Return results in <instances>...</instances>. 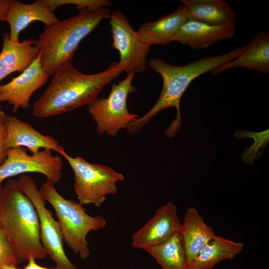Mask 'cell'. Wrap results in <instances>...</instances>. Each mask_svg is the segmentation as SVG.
Segmentation results:
<instances>
[{
  "label": "cell",
  "mask_w": 269,
  "mask_h": 269,
  "mask_svg": "<svg viewBox=\"0 0 269 269\" xmlns=\"http://www.w3.org/2000/svg\"><path fill=\"white\" fill-rule=\"evenodd\" d=\"M62 167L61 157L53 155L50 149L29 154L24 147L7 149L5 159L0 165V190L5 179L28 172L42 174L56 184L61 178Z\"/></svg>",
  "instance_id": "cell-10"
},
{
  "label": "cell",
  "mask_w": 269,
  "mask_h": 269,
  "mask_svg": "<svg viewBox=\"0 0 269 269\" xmlns=\"http://www.w3.org/2000/svg\"><path fill=\"white\" fill-rule=\"evenodd\" d=\"M4 137L0 136V165L4 161L6 157V149L3 145Z\"/></svg>",
  "instance_id": "cell-29"
},
{
  "label": "cell",
  "mask_w": 269,
  "mask_h": 269,
  "mask_svg": "<svg viewBox=\"0 0 269 269\" xmlns=\"http://www.w3.org/2000/svg\"><path fill=\"white\" fill-rule=\"evenodd\" d=\"M122 73L118 62L93 74L79 72L68 63L54 74L50 83L32 107L33 115L48 118L92 105L102 90Z\"/></svg>",
  "instance_id": "cell-1"
},
{
  "label": "cell",
  "mask_w": 269,
  "mask_h": 269,
  "mask_svg": "<svg viewBox=\"0 0 269 269\" xmlns=\"http://www.w3.org/2000/svg\"><path fill=\"white\" fill-rule=\"evenodd\" d=\"M236 24L210 25L188 19L172 37L176 41L196 49L209 47L217 42L231 38Z\"/></svg>",
  "instance_id": "cell-15"
},
{
  "label": "cell",
  "mask_w": 269,
  "mask_h": 269,
  "mask_svg": "<svg viewBox=\"0 0 269 269\" xmlns=\"http://www.w3.org/2000/svg\"><path fill=\"white\" fill-rule=\"evenodd\" d=\"M5 114L1 108V105L0 104V136L4 138L5 134V130L4 126V119Z\"/></svg>",
  "instance_id": "cell-28"
},
{
  "label": "cell",
  "mask_w": 269,
  "mask_h": 269,
  "mask_svg": "<svg viewBox=\"0 0 269 269\" xmlns=\"http://www.w3.org/2000/svg\"><path fill=\"white\" fill-rule=\"evenodd\" d=\"M22 191L32 202L37 213L41 243L59 269H77L67 257L59 223L46 207L45 202L34 179L23 174L18 179Z\"/></svg>",
  "instance_id": "cell-8"
},
{
  "label": "cell",
  "mask_w": 269,
  "mask_h": 269,
  "mask_svg": "<svg viewBox=\"0 0 269 269\" xmlns=\"http://www.w3.org/2000/svg\"><path fill=\"white\" fill-rule=\"evenodd\" d=\"M241 67L269 73V33L261 31L246 46L244 51L235 59L212 70L215 75L231 68Z\"/></svg>",
  "instance_id": "cell-17"
},
{
  "label": "cell",
  "mask_w": 269,
  "mask_h": 269,
  "mask_svg": "<svg viewBox=\"0 0 269 269\" xmlns=\"http://www.w3.org/2000/svg\"><path fill=\"white\" fill-rule=\"evenodd\" d=\"M5 21L9 24V38L13 42L19 41V33L32 22L39 21L49 27L60 21L45 0H37L29 4L10 0Z\"/></svg>",
  "instance_id": "cell-14"
},
{
  "label": "cell",
  "mask_w": 269,
  "mask_h": 269,
  "mask_svg": "<svg viewBox=\"0 0 269 269\" xmlns=\"http://www.w3.org/2000/svg\"><path fill=\"white\" fill-rule=\"evenodd\" d=\"M188 266L200 251L216 236L213 229L204 222L196 209L189 208L180 231Z\"/></svg>",
  "instance_id": "cell-18"
},
{
  "label": "cell",
  "mask_w": 269,
  "mask_h": 269,
  "mask_svg": "<svg viewBox=\"0 0 269 269\" xmlns=\"http://www.w3.org/2000/svg\"><path fill=\"white\" fill-rule=\"evenodd\" d=\"M188 20L183 6L158 20L143 23L137 30L142 40L149 46L166 45Z\"/></svg>",
  "instance_id": "cell-20"
},
{
  "label": "cell",
  "mask_w": 269,
  "mask_h": 269,
  "mask_svg": "<svg viewBox=\"0 0 269 269\" xmlns=\"http://www.w3.org/2000/svg\"><path fill=\"white\" fill-rule=\"evenodd\" d=\"M74 172V189L80 203L100 207L110 195L118 193L117 184L124 175L110 166L91 163L83 157H72L66 151L62 155Z\"/></svg>",
  "instance_id": "cell-6"
},
{
  "label": "cell",
  "mask_w": 269,
  "mask_h": 269,
  "mask_svg": "<svg viewBox=\"0 0 269 269\" xmlns=\"http://www.w3.org/2000/svg\"><path fill=\"white\" fill-rule=\"evenodd\" d=\"M45 2L53 11L59 6L67 4L75 5L79 11L96 10L111 6V1L108 0H45Z\"/></svg>",
  "instance_id": "cell-24"
},
{
  "label": "cell",
  "mask_w": 269,
  "mask_h": 269,
  "mask_svg": "<svg viewBox=\"0 0 269 269\" xmlns=\"http://www.w3.org/2000/svg\"><path fill=\"white\" fill-rule=\"evenodd\" d=\"M2 47L0 52V82L16 71L22 72L38 57L40 51L36 40L30 38L22 42H13L9 33L2 34Z\"/></svg>",
  "instance_id": "cell-16"
},
{
  "label": "cell",
  "mask_w": 269,
  "mask_h": 269,
  "mask_svg": "<svg viewBox=\"0 0 269 269\" xmlns=\"http://www.w3.org/2000/svg\"><path fill=\"white\" fill-rule=\"evenodd\" d=\"M39 191L55 211L64 241L82 259H87L90 254L88 234L104 229L107 220L99 216L89 215L79 202L63 197L48 180L42 184Z\"/></svg>",
  "instance_id": "cell-5"
},
{
  "label": "cell",
  "mask_w": 269,
  "mask_h": 269,
  "mask_svg": "<svg viewBox=\"0 0 269 269\" xmlns=\"http://www.w3.org/2000/svg\"><path fill=\"white\" fill-rule=\"evenodd\" d=\"M245 48L246 46L238 47L226 53L203 57L183 66L170 65L160 58H151L148 62V65L161 76L163 79L161 92L152 108L129 126L127 130L129 134H138L150 119L161 110L175 107L176 117L165 131L166 135L169 138L174 136L182 126L180 99L191 82L198 76L234 60Z\"/></svg>",
  "instance_id": "cell-2"
},
{
  "label": "cell",
  "mask_w": 269,
  "mask_h": 269,
  "mask_svg": "<svg viewBox=\"0 0 269 269\" xmlns=\"http://www.w3.org/2000/svg\"><path fill=\"white\" fill-rule=\"evenodd\" d=\"M244 244L216 236L200 251L188 269H213L218 264L240 254Z\"/></svg>",
  "instance_id": "cell-21"
},
{
  "label": "cell",
  "mask_w": 269,
  "mask_h": 269,
  "mask_svg": "<svg viewBox=\"0 0 269 269\" xmlns=\"http://www.w3.org/2000/svg\"><path fill=\"white\" fill-rule=\"evenodd\" d=\"M181 225L177 206L168 202L158 208L152 217L133 234L132 246L144 250L162 244L180 232Z\"/></svg>",
  "instance_id": "cell-11"
},
{
  "label": "cell",
  "mask_w": 269,
  "mask_h": 269,
  "mask_svg": "<svg viewBox=\"0 0 269 269\" xmlns=\"http://www.w3.org/2000/svg\"><path fill=\"white\" fill-rule=\"evenodd\" d=\"M4 126L3 145L6 149L27 147L32 153H35L42 148L55 151L61 155L65 152L54 137L40 133L28 123L14 116L6 115Z\"/></svg>",
  "instance_id": "cell-13"
},
{
  "label": "cell",
  "mask_w": 269,
  "mask_h": 269,
  "mask_svg": "<svg viewBox=\"0 0 269 269\" xmlns=\"http://www.w3.org/2000/svg\"><path fill=\"white\" fill-rule=\"evenodd\" d=\"M49 77L42 68L39 54L21 74L6 84H0V103L7 102L13 112L27 109L32 95L47 82Z\"/></svg>",
  "instance_id": "cell-12"
},
{
  "label": "cell",
  "mask_w": 269,
  "mask_h": 269,
  "mask_svg": "<svg viewBox=\"0 0 269 269\" xmlns=\"http://www.w3.org/2000/svg\"><path fill=\"white\" fill-rule=\"evenodd\" d=\"M235 136L237 138L252 137L254 140L253 144L248 148L242 155V160L245 162L253 164L261 154L260 151L262 148L269 142V130L261 133L237 131Z\"/></svg>",
  "instance_id": "cell-23"
},
{
  "label": "cell",
  "mask_w": 269,
  "mask_h": 269,
  "mask_svg": "<svg viewBox=\"0 0 269 269\" xmlns=\"http://www.w3.org/2000/svg\"><path fill=\"white\" fill-rule=\"evenodd\" d=\"M134 74H128L117 84H113L107 97L98 98L88 106V111L96 124L99 134H107L116 136L121 130L128 126L138 118L136 114L130 113L127 105V99L130 94L137 91L132 84Z\"/></svg>",
  "instance_id": "cell-7"
},
{
  "label": "cell",
  "mask_w": 269,
  "mask_h": 269,
  "mask_svg": "<svg viewBox=\"0 0 269 269\" xmlns=\"http://www.w3.org/2000/svg\"><path fill=\"white\" fill-rule=\"evenodd\" d=\"M0 229L19 264L30 257L39 260L46 257L41 242L37 213L18 180H8L0 190Z\"/></svg>",
  "instance_id": "cell-3"
},
{
  "label": "cell",
  "mask_w": 269,
  "mask_h": 269,
  "mask_svg": "<svg viewBox=\"0 0 269 269\" xmlns=\"http://www.w3.org/2000/svg\"><path fill=\"white\" fill-rule=\"evenodd\" d=\"M2 269H23L17 268V266L8 265V266H4Z\"/></svg>",
  "instance_id": "cell-30"
},
{
  "label": "cell",
  "mask_w": 269,
  "mask_h": 269,
  "mask_svg": "<svg viewBox=\"0 0 269 269\" xmlns=\"http://www.w3.org/2000/svg\"><path fill=\"white\" fill-rule=\"evenodd\" d=\"M27 262V264L23 269H59L57 267L48 268L41 266L36 263L35 259L33 257H30Z\"/></svg>",
  "instance_id": "cell-26"
},
{
  "label": "cell",
  "mask_w": 269,
  "mask_h": 269,
  "mask_svg": "<svg viewBox=\"0 0 269 269\" xmlns=\"http://www.w3.org/2000/svg\"><path fill=\"white\" fill-rule=\"evenodd\" d=\"M111 10L104 7L83 9L51 26L45 27L36 40L44 71L53 76L62 66L72 63L80 43L104 19L110 18Z\"/></svg>",
  "instance_id": "cell-4"
},
{
  "label": "cell",
  "mask_w": 269,
  "mask_h": 269,
  "mask_svg": "<svg viewBox=\"0 0 269 269\" xmlns=\"http://www.w3.org/2000/svg\"><path fill=\"white\" fill-rule=\"evenodd\" d=\"M18 264L11 245L0 229V269L5 266H17Z\"/></svg>",
  "instance_id": "cell-25"
},
{
  "label": "cell",
  "mask_w": 269,
  "mask_h": 269,
  "mask_svg": "<svg viewBox=\"0 0 269 269\" xmlns=\"http://www.w3.org/2000/svg\"><path fill=\"white\" fill-rule=\"evenodd\" d=\"M112 47L120 55L118 65L128 74L144 72L147 67V56L150 46L141 38L130 25L128 19L120 10L111 12L110 17Z\"/></svg>",
  "instance_id": "cell-9"
},
{
  "label": "cell",
  "mask_w": 269,
  "mask_h": 269,
  "mask_svg": "<svg viewBox=\"0 0 269 269\" xmlns=\"http://www.w3.org/2000/svg\"><path fill=\"white\" fill-rule=\"evenodd\" d=\"M10 0H0V21H5L6 11Z\"/></svg>",
  "instance_id": "cell-27"
},
{
  "label": "cell",
  "mask_w": 269,
  "mask_h": 269,
  "mask_svg": "<svg viewBox=\"0 0 269 269\" xmlns=\"http://www.w3.org/2000/svg\"><path fill=\"white\" fill-rule=\"evenodd\" d=\"M162 269H188V263L180 232L166 242L144 249Z\"/></svg>",
  "instance_id": "cell-22"
},
{
  "label": "cell",
  "mask_w": 269,
  "mask_h": 269,
  "mask_svg": "<svg viewBox=\"0 0 269 269\" xmlns=\"http://www.w3.org/2000/svg\"><path fill=\"white\" fill-rule=\"evenodd\" d=\"M188 19L210 25L236 24L237 14L222 0H181Z\"/></svg>",
  "instance_id": "cell-19"
}]
</instances>
